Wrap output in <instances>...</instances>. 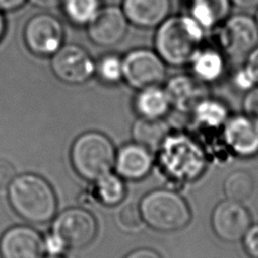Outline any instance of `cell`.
<instances>
[{
    "label": "cell",
    "mask_w": 258,
    "mask_h": 258,
    "mask_svg": "<svg viewBox=\"0 0 258 258\" xmlns=\"http://www.w3.org/2000/svg\"><path fill=\"white\" fill-rule=\"evenodd\" d=\"M242 246L244 252L250 258H258V224H253L243 235Z\"/></svg>",
    "instance_id": "28"
},
{
    "label": "cell",
    "mask_w": 258,
    "mask_h": 258,
    "mask_svg": "<svg viewBox=\"0 0 258 258\" xmlns=\"http://www.w3.org/2000/svg\"><path fill=\"white\" fill-rule=\"evenodd\" d=\"M48 258H60V257H57V256H50V257H48Z\"/></svg>",
    "instance_id": "40"
},
{
    "label": "cell",
    "mask_w": 258,
    "mask_h": 258,
    "mask_svg": "<svg viewBox=\"0 0 258 258\" xmlns=\"http://www.w3.org/2000/svg\"><path fill=\"white\" fill-rule=\"evenodd\" d=\"M43 250L41 236L29 227H13L0 239L1 258H40Z\"/></svg>",
    "instance_id": "14"
},
{
    "label": "cell",
    "mask_w": 258,
    "mask_h": 258,
    "mask_svg": "<svg viewBox=\"0 0 258 258\" xmlns=\"http://www.w3.org/2000/svg\"><path fill=\"white\" fill-rule=\"evenodd\" d=\"M95 73L107 84H116L123 80V60L117 54L110 53L102 56L96 62Z\"/></svg>",
    "instance_id": "26"
},
{
    "label": "cell",
    "mask_w": 258,
    "mask_h": 258,
    "mask_svg": "<svg viewBox=\"0 0 258 258\" xmlns=\"http://www.w3.org/2000/svg\"><path fill=\"white\" fill-rule=\"evenodd\" d=\"M44 248L52 255H55L61 252L66 247L62 244V242L59 240V238L56 237L54 234H52L46 238L44 242Z\"/></svg>",
    "instance_id": "32"
},
{
    "label": "cell",
    "mask_w": 258,
    "mask_h": 258,
    "mask_svg": "<svg viewBox=\"0 0 258 258\" xmlns=\"http://www.w3.org/2000/svg\"><path fill=\"white\" fill-rule=\"evenodd\" d=\"M190 115L194 122L203 128L221 129L231 114L223 101L206 96L196 104Z\"/></svg>",
    "instance_id": "20"
},
{
    "label": "cell",
    "mask_w": 258,
    "mask_h": 258,
    "mask_svg": "<svg viewBox=\"0 0 258 258\" xmlns=\"http://www.w3.org/2000/svg\"><path fill=\"white\" fill-rule=\"evenodd\" d=\"M71 157L76 171L81 176L89 180H98L112 168L115 149L104 134L87 132L75 141Z\"/></svg>",
    "instance_id": "5"
},
{
    "label": "cell",
    "mask_w": 258,
    "mask_h": 258,
    "mask_svg": "<svg viewBox=\"0 0 258 258\" xmlns=\"http://www.w3.org/2000/svg\"><path fill=\"white\" fill-rule=\"evenodd\" d=\"M9 202L24 220L40 224L48 222L56 211V198L47 181L35 174H23L9 185Z\"/></svg>",
    "instance_id": "3"
},
{
    "label": "cell",
    "mask_w": 258,
    "mask_h": 258,
    "mask_svg": "<svg viewBox=\"0 0 258 258\" xmlns=\"http://www.w3.org/2000/svg\"><path fill=\"white\" fill-rule=\"evenodd\" d=\"M154 158L152 151L138 144L124 146L118 154L117 170L120 175L128 179H141L152 169Z\"/></svg>",
    "instance_id": "17"
},
{
    "label": "cell",
    "mask_w": 258,
    "mask_h": 258,
    "mask_svg": "<svg viewBox=\"0 0 258 258\" xmlns=\"http://www.w3.org/2000/svg\"><path fill=\"white\" fill-rule=\"evenodd\" d=\"M191 76L203 84L218 82L226 71L224 54L212 47H201L189 62Z\"/></svg>",
    "instance_id": "18"
},
{
    "label": "cell",
    "mask_w": 258,
    "mask_h": 258,
    "mask_svg": "<svg viewBox=\"0 0 258 258\" xmlns=\"http://www.w3.org/2000/svg\"><path fill=\"white\" fill-rule=\"evenodd\" d=\"M129 22L121 7L108 5L101 7L89 22L87 34L100 47H112L120 43L128 30Z\"/></svg>",
    "instance_id": "13"
},
{
    "label": "cell",
    "mask_w": 258,
    "mask_h": 258,
    "mask_svg": "<svg viewBox=\"0 0 258 258\" xmlns=\"http://www.w3.org/2000/svg\"><path fill=\"white\" fill-rule=\"evenodd\" d=\"M23 38L26 47L34 55L51 56L63 44L64 28L56 16L39 13L26 22Z\"/></svg>",
    "instance_id": "8"
},
{
    "label": "cell",
    "mask_w": 258,
    "mask_h": 258,
    "mask_svg": "<svg viewBox=\"0 0 258 258\" xmlns=\"http://www.w3.org/2000/svg\"><path fill=\"white\" fill-rule=\"evenodd\" d=\"M170 131L169 124L165 119L140 117L133 125L132 135L136 143L156 152Z\"/></svg>",
    "instance_id": "22"
},
{
    "label": "cell",
    "mask_w": 258,
    "mask_h": 258,
    "mask_svg": "<svg viewBox=\"0 0 258 258\" xmlns=\"http://www.w3.org/2000/svg\"><path fill=\"white\" fill-rule=\"evenodd\" d=\"M97 233L96 220L83 209H70L62 212L53 224V232L64 247L80 249L89 245Z\"/></svg>",
    "instance_id": "11"
},
{
    "label": "cell",
    "mask_w": 258,
    "mask_h": 258,
    "mask_svg": "<svg viewBox=\"0 0 258 258\" xmlns=\"http://www.w3.org/2000/svg\"><path fill=\"white\" fill-rule=\"evenodd\" d=\"M252 225V215L242 202L225 199L219 202L211 214V227L222 241L236 243Z\"/></svg>",
    "instance_id": "10"
},
{
    "label": "cell",
    "mask_w": 258,
    "mask_h": 258,
    "mask_svg": "<svg viewBox=\"0 0 258 258\" xmlns=\"http://www.w3.org/2000/svg\"><path fill=\"white\" fill-rule=\"evenodd\" d=\"M97 192L103 204L114 206L124 199L125 186L119 177L107 173L98 179Z\"/></svg>",
    "instance_id": "25"
},
{
    "label": "cell",
    "mask_w": 258,
    "mask_h": 258,
    "mask_svg": "<svg viewBox=\"0 0 258 258\" xmlns=\"http://www.w3.org/2000/svg\"><path fill=\"white\" fill-rule=\"evenodd\" d=\"M134 105L140 117L148 119H165L171 110L168 96L160 85L139 90Z\"/></svg>",
    "instance_id": "19"
},
{
    "label": "cell",
    "mask_w": 258,
    "mask_h": 258,
    "mask_svg": "<svg viewBox=\"0 0 258 258\" xmlns=\"http://www.w3.org/2000/svg\"><path fill=\"white\" fill-rule=\"evenodd\" d=\"M118 218L121 226L128 231H137L144 223L140 208L134 203L125 205L120 210Z\"/></svg>",
    "instance_id": "27"
},
{
    "label": "cell",
    "mask_w": 258,
    "mask_h": 258,
    "mask_svg": "<svg viewBox=\"0 0 258 258\" xmlns=\"http://www.w3.org/2000/svg\"><path fill=\"white\" fill-rule=\"evenodd\" d=\"M234 84H235L236 88H238L239 90H242L244 92H247L250 89L257 86L256 83L254 82L253 78L251 77V75L249 74V72L247 71V69L245 67H243L236 73V75L234 77Z\"/></svg>",
    "instance_id": "30"
},
{
    "label": "cell",
    "mask_w": 258,
    "mask_h": 258,
    "mask_svg": "<svg viewBox=\"0 0 258 258\" xmlns=\"http://www.w3.org/2000/svg\"><path fill=\"white\" fill-rule=\"evenodd\" d=\"M156 152L162 173L176 184L197 181L208 166L204 146L197 138L182 131H170Z\"/></svg>",
    "instance_id": "1"
},
{
    "label": "cell",
    "mask_w": 258,
    "mask_h": 258,
    "mask_svg": "<svg viewBox=\"0 0 258 258\" xmlns=\"http://www.w3.org/2000/svg\"><path fill=\"white\" fill-rule=\"evenodd\" d=\"M63 13L71 23L87 26L102 7L101 0H61Z\"/></svg>",
    "instance_id": "24"
},
{
    "label": "cell",
    "mask_w": 258,
    "mask_h": 258,
    "mask_svg": "<svg viewBox=\"0 0 258 258\" xmlns=\"http://www.w3.org/2000/svg\"><path fill=\"white\" fill-rule=\"evenodd\" d=\"M171 109L179 113H190L196 104L208 96L205 84L191 75L177 74L170 77L164 87Z\"/></svg>",
    "instance_id": "16"
},
{
    "label": "cell",
    "mask_w": 258,
    "mask_h": 258,
    "mask_svg": "<svg viewBox=\"0 0 258 258\" xmlns=\"http://www.w3.org/2000/svg\"><path fill=\"white\" fill-rule=\"evenodd\" d=\"M231 4L243 10H251L258 8V0H230Z\"/></svg>",
    "instance_id": "36"
},
{
    "label": "cell",
    "mask_w": 258,
    "mask_h": 258,
    "mask_svg": "<svg viewBox=\"0 0 258 258\" xmlns=\"http://www.w3.org/2000/svg\"><path fill=\"white\" fill-rule=\"evenodd\" d=\"M5 30H6V21H5L3 12L0 11V40L2 39V37L5 33Z\"/></svg>",
    "instance_id": "37"
},
{
    "label": "cell",
    "mask_w": 258,
    "mask_h": 258,
    "mask_svg": "<svg viewBox=\"0 0 258 258\" xmlns=\"http://www.w3.org/2000/svg\"><path fill=\"white\" fill-rule=\"evenodd\" d=\"M222 129L226 147L237 157L258 155V123L243 112L230 115Z\"/></svg>",
    "instance_id": "12"
},
{
    "label": "cell",
    "mask_w": 258,
    "mask_h": 258,
    "mask_svg": "<svg viewBox=\"0 0 258 258\" xmlns=\"http://www.w3.org/2000/svg\"><path fill=\"white\" fill-rule=\"evenodd\" d=\"M15 177V169L12 163L4 158H0V190L7 188Z\"/></svg>",
    "instance_id": "29"
},
{
    "label": "cell",
    "mask_w": 258,
    "mask_h": 258,
    "mask_svg": "<svg viewBox=\"0 0 258 258\" xmlns=\"http://www.w3.org/2000/svg\"><path fill=\"white\" fill-rule=\"evenodd\" d=\"M255 21H256V24H257V27H258V8H257V13H256V16H255Z\"/></svg>",
    "instance_id": "39"
},
{
    "label": "cell",
    "mask_w": 258,
    "mask_h": 258,
    "mask_svg": "<svg viewBox=\"0 0 258 258\" xmlns=\"http://www.w3.org/2000/svg\"><path fill=\"white\" fill-rule=\"evenodd\" d=\"M255 190L253 175L244 169L234 170L229 173L223 182L225 199L242 202L248 200Z\"/></svg>",
    "instance_id": "23"
},
{
    "label": "cell",
    "mask_w": 258,
    "mask_h": 258,
    "mask_svg": "<svg viewBox=\"0 0 258 258\" xmlns=\"http://www.w3.org/2000/svg\"><path fill=\"white\" fill-rule=\"evenodd\" d=\"M256 85H258V45L247 55V60L244 66Z\"/></svg>",
    "instance_id": "31"
},
{
    "label": "cell",
    "mask_w": 258,
    "mask_h": 258,
    "mask_svg": "<svg viewBox=\"0 0 258 258\" xmlns=\"http://www.w3.org/2000/svg\"><path fill=\"white\" fill-rule=\"evenodd\" d=\"M123 79L137 90L159 86L166 77V63L155 50L135 48L123 57Z\"/></svg>",
    "instance_id": "7"
},
{
    "label": "cell",
    "mask_w": 258,
    "mask_h": 258,
    "mask_svg": "<svg viewBox=\"0 0 258 258\" xmlns=\"http://www.w3.org/2000/svg\"><path fill=\"white\" fill-rule=\"evenodd\" d=\"M50 68L61 82L78 85L87 82L96 70V62L87 49L76 43L62 44L51 55Z\"/></svg>",
    "instance_id": "9"
},
{
    "label": "cell",
    "mask_w": 258,
    "mask_h": 258,
    "mask_svg": "<svg viewBox=\"0 0 258 258\" xmlns=\"http://www.w3.org/2000/svg\"><path fill=\"white\" fill-rule=\"evenodd\" d=\"M252 118H253V119H254V120H255V121L258 123V111H257V113H256V114H255V115H254Z\"/></svg>",
    "instance_id": "38"
},
{
    "label": "cell",
    "mask_w": 258,
    "mask_h": 258,
    "mask_svg": "<svg viewBox=\"0 0 258 258\" xmlns=\"http://www.w3.org/2000/svg\"><path fill=\"white\" fill-rule=\"evenodd\" d=\"M217 42L220 50L234 58L247 56L258 45V27L247 14L228 16L219 26Z\"/></svg>",
    "instance_id": "6"
},
{
    "label": "cell",
    "mask_w": 258,
    "mask_h": 258,
    "mask_svg": "<svg viewBox=\"0 0 258 258\" xmlns=\"http://www.w3.org/2000/svg\"><path fill=\"white\" fill-rule=\"evenodd\" d=\"M204 37V28L190 15H169L156 27L154 47L167 66L179 68L189 64Z\"/></svg>",
    "instance_id": "2"
},
{
    "label": "cell",
    "mask_w": 258,
    "mask_h": 258,
    "mask_svg": "<svg viewBox=\"0 0 258 258\" xmlns=\"http://www.w3.org/2000/svg\"><path fill=\"white\" fill-rule=\"evenodd\" d=\"M27 0H0L1 12H12L21 8Z\"/></svg>",
    "instance_id": "34"
},
{
    "label": "cell",
    "mask_w": 258,
    "mask_h": 258,
    "mask_svg": "<svg viewBox=\"0 0 258 258\" xmlns=\"http://www.w3.org/2000/svg\"><path fill=\"white\" fill-rule=\"evenodd\" d=\"M31 5L41 9H51L60 4L61 0H27Z\"/></svg>",
    "instance_id": "35"
},
{
    "label": "cell",
    "mask_w": 258,
    "mask_h": 258,
    "mask_svg": "<svg viewBox=\"0 0 258 258\" xmlns=\"http://www.w3.org/2000/svg\"><path fill=\"white\" fill-rule=\"evenodd\" d=\"M231 6L230 0H191L189 15L205 31L211 30L229 16Z\"/></svg>",
    "instance_id": "21"
},
{
    "label": "cell",
    "mask_w": 258,
    "mask_h": 258,
    "mask_svg": "<svg viewBox=\"0 0 258 258\" xmlns=\"http://www.w3.org/2000/svg\"><path fill=\"white\" fill-rule=\"evenodd\" d=\"M129 23L143 29L156 28L171 12V0H122Z\"/></svg>",
    "instance_id": "15"
},
{
    "label": "cell",
    "mask_w": 258,
    "mask_h": 258,
    "mask_svg": "<svg viewBox=\"0 0 258 258\" xmlns=\"http://www.w3.org/2000/svg\"><path fill=\"white\" fill-rule=\"evenodd\" d=\"M139 208L144 223L161 233L180 231L192 219L187 201L171 188H157L149 191L143 197Z\"/></svg>",
    "instance_id": "4"
},
{
    "label": "cell",
    "mask_w": 258,
    "mask_h": 258,
    "mask_svg": "<svg viewBox=\"0 0 258 258\" xmlns=\"http://www.w3.org/2000/svg\"><path fill=\"white\" fill-rule=\"evenodd\" d=\"M125 258H162V256L150 248H139L129 253Z\"/></svg>",
    "instance_id": "33"
}]
</instances>
